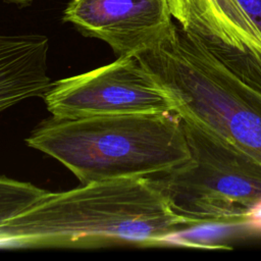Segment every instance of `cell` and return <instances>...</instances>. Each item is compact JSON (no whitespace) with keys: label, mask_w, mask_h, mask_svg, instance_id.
<instances>
[{"label":"cell","mask_w":261,"mask_h":261,"mask_svg":"<svg viewBox=\"0 0 261 261\" xmlns=\"http://www.w3.org/2000/svg\"><path fill=\"white\" fill-rule=\"evenodd\" d=\"M135 56L180 120L261 164V56L207 44L176 23Z\"/></svg>","instance_id":"obj_1"},{"label":"cell","mask_w":261,"mask_h":261,"mask_svg":"<svg viewBox=\"0 0 261 261\" xmlns=\"http://www.w3.org/2000/svg\"><path fill=\"white\" fill-rule=\"evenodd\" d=\"M196 226L147 177L85 184L42 199L0 225V244L29 248L157 246Z\"/></svg>","instance_id":"obj_2"},{"label":"cell","mask_w":261,"mask_h":261,"mask_svg":"<svg viewBox=\"0 0 261 261\" xmlns=\"http://www.w3.org/2000/svg\"><path fill=\"white\" fill-rule=\"evenodd\" d=\"M25 142L62 163L83 185L144 177L191 158L181 120L174 113L52 116Z\"/></svg>","instance_id":"obj_3"},{"label":"cell","mask_w":261,"mask_h":261,"mask_svg":"<svg viewBox=\"0 0 261 261\" xmlns=\"http://www.w3.org/2000/svg\"><path fill=\"white\" fill-rule=\"evenodd\" d=\"M191 158L147 177L170 209L196 225L242 224L261 199V164L226 141L182 121Z\"/></svg>","instance_id":"obj_4"},{"label":"cell","mask_w":261,"mask_h":261,"mask_svg":"<svg viewBox=\"0 0 261 261\" xmlns=\"http://www.w3.org/2000/svg\"><path fill=\"white\" fill-rule=\"evenodd\" d=\"M43 98L52 116L63 119L173 113L168 98L135 55L53 82Z\"/></svg>","instance_id":"obj_5"},{"label":"cell","mask_w":261,"mask_h":261,"mask_svg":"<svg viewBox=\"0 0 261 261\" xmlns=\"http://www.w3.org/2000/svg\"><path fill=\"white\" fill-rule=\"evenodd\" d=\"M62 20L105 42L118 57L152 45L174 23L168 0H69Z\"/></svg>","instance_id":"obj_6"},{"label":"cell","mask_w":261,"mask_h":261,"mask_svg":"<svg viewBox=\"0 0 261 261\" xmlns=\"http://www.w3.org/2000/svg\"><path fill=\"white\" fill-rule=\"evenodd\" d=\"M177 23L210 44L261 56V30L239 0H168Z\"/></svg>","instance_id":"obj_7"},{"label":"cell","mask_w":261,"mask_h":261,"mask_svg":"<svg viewBox=\"0 0 261 261\" xmlns=\"http://www.w3.org/2000/svg\"><path fill=\"white\" fill-rule=\"evenodd\" d=\"M47 193L31 182L0 175V225L30 208Z\"/></svg>","instance_id":"obj_8"},{"label":"cell","mask_w":261,"mask_h":261,"mask_svg":"<svg viewBox=\"0 0 261 261\" xmlns=\"http://www.w3.org/2000/svg\"><path fill=\"white\" fill-rule=\"evenodd\" d=\"M242 225L255 231H261V199L256 201L244 216Z\"/></svg>","instance_id":"obj_9"},{"label":"cell","mask_w":261,"mask_h":261,"mask_svg":"<svg viewBox=\"0 0 261 261\" xmlns=\"http://www.w3.org/2000/svg\"><path fill=\"white\" fill-rule=\"evenodd\" d=\"M247 13L261 30V0H239Z\"/></svg>","instance_id":"obj_10"},{"label":"cell","mask_w":261,"mask_h":261,"mask_svg":"<svg viewBox=\"0 0 261 261\" xmlns=\"http://www.w3.org/2000/svg\"><path fill=\"white\" fill-rule=\"evenodd\" d=\"M1 1L6 2V3H8V4L16 5L17 7H27V6L32 5V3H33L35 0H1Z\"/></svg>","instance_id":"obj_11"}]
</instances>
